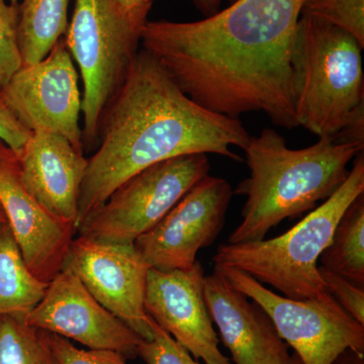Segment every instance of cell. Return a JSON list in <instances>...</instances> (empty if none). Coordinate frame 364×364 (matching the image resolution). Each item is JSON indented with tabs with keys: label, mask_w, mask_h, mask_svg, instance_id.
I'll use <instances>...</instances> for the list:
<instances>
[{
	"label": "cell",
	"mask_w": 364,
	"mask_h": 364,
	"mask_svg": "<svg viewBox=\"0 0 364 364\" xmlns=\"http://www.w3.org/2000/svg\"><path fill=\"white\" fill-rule=\"evenodd\" d=\"M40 333L58 364H128L127 358L119 352L102 349H81L72 343L70 340L59 335L44 331Z\"/></svg>",
	"instance_id": "obj_23"
},
{
	"label": "cell",
	"mask_w": 364,
	"mask_h": 364,
	"mask_svg": "<svg viewBox=\"0 0 364 364\" xmlns=\"http://www.w3.org/2000/svg\"><path fill=\"white\" fill-rule=\"evenodd\" d=\"M301 16H311L350 33L364 48V0H305Z\"/></svg>",
	"instance_id": "obj_21"
},
{
	"label": "cell",
	"mask_w": 364,
	"mask_h": 364,
	"mask_svg": "<svg viewBox=\"0 0 364 364\" xmlns=\"http://www.w3.org/2000/svg\"><path fill=\"white\" fill-rule=\"evenodd\" d=\"M320 261L322 267L364 287V193L342 215Z\"/></svg>",
	"instance_id": "obj_19"
},
{
	"label": "cell",
	"mask_w": 364,
	"mask_h": 364,
	"mask_svg": "<svg viewBox=\"0 0 364 364\" xmlns=\"http://www.w3.org/2000/svg\"><path fill=\"white\" fill-rule=\"evenodd\" d=\"M304 2L236 0L203 21H148L140 41L196 104L234 119L262 112L291 130V53Z\"/></svg>",
	"instance_id": "obj_1"
},
{
	"label": "cell",
	"mask_w": 364,
	"mask_h": 364,
	"mask_svg": "<svg viewBox=\"0 0 364 364\" xmlns=\"http://www.w3.org/2000/svg\"><path fill=\"white\" fill-rule=\"evenodd\" d=\"M249 138L240 119L196 104L141 50L102 117L100 146L81 186L76 231L124 182L151 165L195 153L242 161L232 147L243 150Z\"/></svg>",
	"instance_id": "obj_2"
},
{
	"label": "cell",
	"mask_w": 364,
	"mask_h": 364,
	"mask_svg": "<svg viewBox=\"0 0 364 364\" xmlns=\"http://www.w3.org/2000/svg\"><path fill=\"white\" fill-rule=\"evenodd\" d=\"M9 4H13V6H18V0H9Z\"/></svg>",
	"instance_id": "obj_32"
},
{
	"label": "cell",
	"mask_w": 364,
	"mask_h": 364,
	"mask_svg": "<svg viewBox=\"0 0 364 364\" xmlns=\"http://www.w3.org/2000/svg\"><path fill=\"white\" fill-rule=\"evenodd\" d=\"M282 364H304L303 361H301V359L299 358L298 355H296V353L291 354L289 355V358L287 359L286 361H284Z\"/></svg>",
	"instance_id": "obj_30"
},
{
	"label": "cell",
	"mask_w": 364,
	"mask_h": 364,
	"mask_svg": "<svg viewBox=\"0 0 364 364\" xmlns=\"http://www.w3.org/2000/svg\"><path fill=\"white\" fill-rule=\"evenodd\" d=\"M26 324L78 342L88 349L138 356L142 338L91 296L68 265L48 284L42 299L25 317Z\"/></svg>",
	"instance_id": "obj_11"
},
{
	"label": "cell",
	"mask_w": 364,
	"mask_h": 364,
	"mask_svg": "<svg viewBox=\"0 0 364 364\" xmlns=\"http://www.w3.org/2000/svg\"><path fill=\"white\" fill-rule=\"evenodd\" d=\"M0 205L28 269L45 284L65 267L74 236L71 223L55 217L25 188L18 158L0 142Z\"/></svg>",
	"instance_id": "obj_13"
},
{
	"label": "cell",
	"mask_w": 364,
	"mask_h": 364,
	"mask_svg": "<svg viewBox=\"0 0 364 364\" xmlns=\"http://www.w3.org/2000/svg\"><path fill=\"white\" fill-rule=\"evenodd\" d=\"M363 48L350 33L301 16L291 53L294 117L320 136L364 145Z\"/></svg>",
	"instance_id": "obj_4"
},
{
	"label": "cell",
	"mask_w": 364,
	"mask_h": 364,
	"mask_svg": "<svg viewBox=\"0 0 364 364\" xmlns=\"http://www.w3.org/2000/svg\"><path fill=\"white\" fill-rule=\"evenodd\" d=\"M114 2L128 23L141 33L148 21L153 0H114Z\"/></svg>",
	"instance_id": "obj_27"
},
{
	"label": "cell",
	"mask_w": 364,
	"mask_h": 364,
	"mask_svg": "<svg viewBox=\"0 0 364 364\" xmlns=\"http://www.w3.org/2000/svg\"><path fill=\"white\" fill-rule=\"evenodd\" d=\"M16 155L26 191L48 212L76 228L88 164L83 153L59 134L35 131Z\"/></svg>",
	"instance_id": "obj_16"
},
{
	"label": "cell",
	"mask_w": 364,
	"mask_h": 364,
	"mask_svg": "<svg viewBox=\"0 0 364 364\" xmlns=\"http://www.w3.org/2000/svg\"><path fill=\"white\" fill-rule=\"evenodd\" d=\"M326 291L354 320L364 325V287L356 286L338 273L318 265Z\"/></svg>",
	"instance_id": "obj_25"
},
{
	"label": "cell",
	"mask_w": 364,
	"mask_h": 364,
	"mask_svg": "<svg viewBox=\"0 0 364 364\" xmlns=\"http://www.w3.org/2000/svg\"><path fill=\"white\" fill-rule=\"evenodd\" d=\"M363 145L320 136L304 149H291L286 139L272 129L250 136L244 152L250 176L235 193L246 196L242 222L227 243L263 240L287 219L313 210L339 188L348 176V165L363 152Z\"/></svg>",
	"instance_id": "obj_3"
},
{
	"label": "cell",
	"mask_w": 364,
	"mask_h": 364,
	"mask_svg": "<svg viewBox=\"0 0 364 364\" xmlns=\"http://www.w3.org/2000/svg\"><path fill=\"white\" fill-rule=\"evenodd\" d=\"M69 0H21L18 43L23 65L41 61L68 28Z\"/></svg>",
	"instance_id": "obj_17"
},
{
	"label": "cell",
	"mask_w": 364,
	"mask_h": 364,
	"mask_svg": "<svg viewBox=\"0 0 364 364\" xmlns=\"http://www.w3.org/2000/svg\"><path fill=\"white\" fill-rule=\"evenodd\" d=\"M0 364H58L39 330L18 316L0 317Z\"/></svg>",
	"instance_id": "obj_20"
},
{
	"label": "cell",
	"mask_w": 364,
	"mask_h": 364,
	"mask_svg": "<svg viewBox=\"0 0 364 364\" xmlns=\"http://www.w3.org/2000/svg\"><path fill=\"white\" fill-rule=\"evenodd\" d=\"M232 196L226 179L205 176L134 245L150 267L188 269L198 262V251L212 245L224 229Z\"/></svg>",
	"instance_id": "obj_10"
},
{
	"label": "cell",
	"mask_w": 364,
	"mask_h": 364,
	"mask_svg": "<svg viewBox=\"0 0 364 364\" xmlns=\"http://www.w3.org/2000/svg\"><path fill=\"white\" fill-rule=\"evenodd\" d=\"M0 98L28 131L59 134L83 153L79 124L82 97L64 38L44 59L21 66L0 88Z\"/></svg>",
	"instance_id": "obj_9"
},
{
	"label": "cell",
	"mask_w": 364,
	"mask_h": 364,
	"mask_svg": "<svg viewBox=\"0 0 364 364\" xmlns=\"http://www.w3.org/2000/svg\"><path fill=\"white\" fill-rule=\"evenodd\" d=\"M152 338L142 340L138 356L147 364H200L150 318Z\"/></svg>",
	"instance_id": "obj_24"
},
{
	"label": "cell",
	"mask_w": 364,
	"mask_h": 364,
	"mask_svg": "<svg viewBox=\"0 0 364 364\" xmlns=\"http://www.w3.org/2000/svg\"><path fill=\"white\" fill-rule=\"evenodd\" d=\"M140 36L114 0H75L63 38L83 80V149L97 145L102 117L128 77Z\"/></svg>",
	"instance_id": "obj_6"
},
{
	"label": "cell",
	"mask_w": 364,
	"mask_h": 364,
	"mask_svg": "<svg viewBox=\"0 0 364 364\" xmlns=\"http://www.w3.org/2000/svg\"><path fill=\"white\" fill-rule=\"evenodd\" d=\"M200 261L188 269L150 268L144 306L158 327L205 364H233L220 350L219 336L203 296Z\"/></svg>",
	"instance_id": "obj_14"
},
{
	"label": "cell",
	"mask_w": 364,
	"mask_h": 364,
	"mask_svg": "<svg viewBox=\"0 0 364 364\" xmlns=\"http://www.w3.org/2000/svg\"><path fill=\"white\" fill-rule=\"evenodd\" d=\"M203 296L234 364H282L289 358L267 314L215 268L205 275Z\"/></svg>",
	"instance_id": "obj_15"
},
{
	"label": "cell",
	"mask_w": 364,
	"mask_h": 364,
	"mask_svg": "<svg viewBox=\"0 0 364 364\" xmlns=\"http://www.w3.org/2000/svg\"><path fill=\"white\" fill-rule=\"evenodd\" d=\"M18 6L0 0V88L23 66L18 43Z\"/></svg>",
	"instance_id": "obj_22"
},
{
	"label": "cell",
	"mask_w": 364,
	"mask_h": 364,
	"mask_svg": "<svg viewBox=\"0 0 364 364\" xmlns=\"http://www.w3.org/2000/svg\"><path fill=\"white\" fill-rule=\"evenodd\" d=\"M207 154L181 155L151 165L116 189L77 229L79 236L104 243H135L203 177Z\"/></svg>",
	"instance_id": "obj_7"
},
{
	"label": "cell",
	"mask_w": 364,
	"mask_h": 364,
	"mask_svg": "<svg viewBox=\"0 0 364 364\" xmlns=\"http://www.w3.org/2000/svg\"><path fill=\"white\" fill-rule=\"evenodd\" d=\"M7 226V220L6 215H4V210H2L1 205H0V230L4 229V227Z\"/></svg>",
	"instance_id": "obj_31"
},
{
	"label": "cell",
	"mask_w": 364,
	"mask_h": 364,
	"mask_svg": "<svg viewBox=\"0 0 364 364\" xmlns=\"http://www.w3.org/2000/svg\"><path fill=\"white\" fill-rule=\"evenodd\" d=\"M193 1L200 11L210 16L218 13L222 0H193Z\"/></svg>",
	"instance_id": "obj_29"
},
{
	"label": "cell",
	"mask_w": 364,
	"mask_h": 364,
	"mask_svg": "<svg viewBox=\"0 0 364 364\" xmlns=\"http://www.w3.org/2000/svg\"><path fill=\"white\" fill-rule=\"evenodd\" d=\"M47 287L28 269L9 225L0 230V317L25 318Z\"/></svg>",
	"instance_id": "obj_18"
},
{
	"label": "cell",
	"mask_w": 364,
	"mask_h": 364,
	"mask_svg": "<svg viewBox=\"0 0 364 364\" xmlns=\"http://www.w3.org/2000/svg\"><path fill=\"white\" fill-rule=\"evenodd\" d=\"M331 364H364V354L346 349Z\"/></svg>",
	"instance_id": "obj_28"
},
{
	"label": "cell",
	"mask_w": 364,
	"mask_h": 364,
	"mask_svg": "<svg viewBox=\"0 0 364 364\" xmlns=\"http://www.w3.org/2000/svg\"><path fill=\"white\" fill-rule=\"evenodd\" d=\"M215 268L267 314L280 338L304 364H331L346 349L364 354V325L354 320L328 291L315 299H289L247 273Z\"/></svg>",
	"instance_id": "obj_8"
},
{
	"label": "cell",
	"mask_w": 364,
	"mask_h": 364,
	"mask_svg": "<svg viewBox=\"0 0 364 364\" xmlns=\"http://www.w3.org/2000/svg\"><path fill=\"white\" fill-rule=\"evenodd\" d=\"M32 132L18 121L0 98V142L16 154L25 146Z\"/></svg>",
	"instance_id": "obj_26"
},
{
	"label": "cell",
	"mask_w": 364,
	"mask_h": 364,
	"mask_svg": "<svg viewBox=\"0 0 364 364\" xmlns=\"http://www.w3.org/2000/svg\"><path fill=\"white\" fill-rule=\"evenodd\" d=\"M363 193V152L339 188L286 233L269 240L222 244L213 262L247 273L287 298H318L327 291L318 273L321 255L346 208Z\"/></svg>",
	"instance_id": "obj_5"
},
{
	"label": "cell",
	"mask_w": 364,
	"mask_h": 364,
	"mask_svg": "<svg viewBox=\"0 0 364 364\" xmlns=\"http://www.w3.org/2000/svg\"><path fill=\"white\" fill-rule=\"evenodd\" d=\"M66 265L109 312L143 340L152 338L150 317L144 306L150 265L134 244L104 243L74 238Z\"/></svg>",
	"instance_id": "obj_12"
}]
</instances>
